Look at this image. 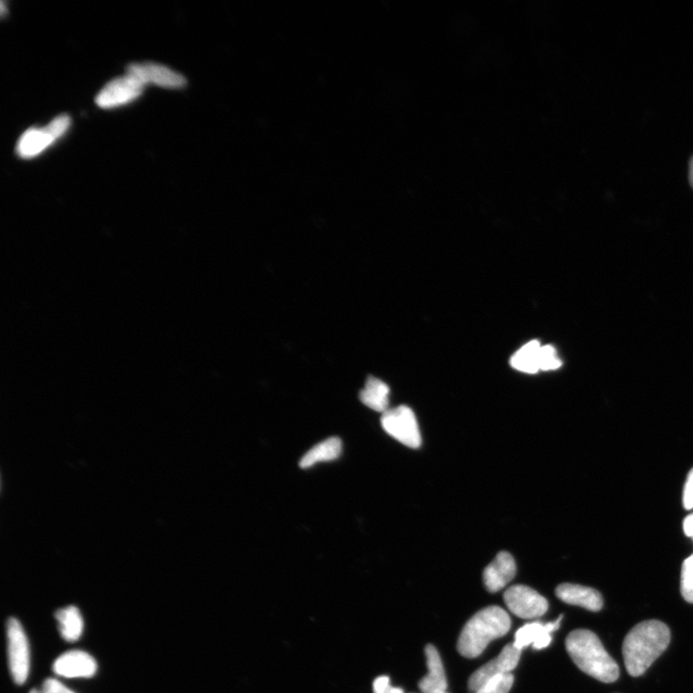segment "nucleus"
I'll return each instance as SVG.
<instances>
[{
  "instance_id": "1",
  "label": "nucleus",
  "mask_w": 693,
  "mask_h": 693,
  "mask_svg": "<svg viewBox=\"0 0 693 693\" xmlns=\"http://www.w3.org/2000/svg\"><path fill=\"white\" fill-rule=\"evenodd\" d=\"M670 631L658 620L641 622L628 633L623 642L625 667L633 678L644 675L668 647Z\"/></svg>"
},
{
  "instance_id": "2",
  "label": "nucleus",
  "mask_w": 693,
  "mask_h": 693,
  "mask_svg": "<svg viewBox=\"0 0 693 693\" xmlns=\"http://www.w3.org/2000/svg\"><path fill=\"white\" fill-rule=\"evenodd\" d=\"M566 647L575 665L591 678L606 684L618 679L619 667L594 632H571L566 637Z\"/></svg>"
},
{
  "instance_id": "3",
  "label": "nucleus",
  "mask_w": 693,
  "mask_h": 693,
  "mask_svg": "<svg viewBox=\"0 0 693 693\" xmlns=\"http://www.w3.org/2000/svg\"><path fill=\"white\" fill-rule=\"evenodd\" d=\"M511 627V617L504 608L497 606L483 608L466 623L459 637L458 651L465 657H477L489 642L508 634Z\"/></svg>"
},
{
  "instance_id": "4",
  "label": "nucleus",
  "mask_w": 693,
  "mask_h": 693,
  "mask_svg": "<svg viewBox=\"0 0 693 693\" xmlns=\"http://www.w3.org/2000/svg\"><path fill=\"white\" fill-rule=\"evenodd\" d=\"M70 126L71 117L60 115L45 127L30 128L16 144V152L25 159L36 158L61 138Z\"/></svg>"
},
{
  "instance_id": "5",
  "label": "nucleus",
  "mask_w": 693,
  "mask_h": 693,
  "mask_svg": "<svg viewBox=\"0 0 693 693\" xmlns=\"http://www.w3.org/2000/svg\"><path fill=\"white\" fill-rule=\"evenodd\" d=\"M382 426L404 446L417 449L422 444V437L416 416L407 405H400L382 413Z\"/></svg>"
},
{
  "instance_id": "6",
  "label": "nucleus",
  "mask_w": 693,
  "mask_h": 693,
  "mask_svg": "<svg viewBox=\"0 0 693 693\" xmlns=\"http://www.w3.org/2000/svg\"><path fill=\"white\" fill-rule=\"evenodd\" d=\"M9 667L15 684L25 683L30 668V653L26 635L18 619L7 623Z\"/></svg>"
},
{
  "instance_id": "7",
  "label": "nucleus",
  "mask_w": 693,
  "mask_h": 693,
  "mask_svg": "<svg viewBox=\"0 0 693 693\" xmlns=\"http://www.w3.org/2000/svg\"><path fill=\"white\" fill-rule=\"evenodd\" d=\"M145 87L139 78L127 73L125 76L110 81L97 96L96 104L105 109L126 106L139 97Z\"/></svg>"
},
{
  "instance_id": "8",
  "label": "nucleus",
  "mask_w": 693,
  "mask_h": 693,
  "mask_svg": "<svg viewBox=\"0 0 693 693\" xmlns=\"http://www.w3.org/2000/svg\"><path fill=\"white\" fill-rule=\"evenodd\" d=\"M504 600L515 616L524 619L543 617L548 611V601L527 586H511L505 591Z\"/></svg>"
},
{
  "instance_id": "9",
  "label": "nucleus",
  "mask_w": 693,
  "mask_h": 693,
  "mask_svg": "<svg viewBox=\"0 0 693 693\" xmlns=\"http://www.w3.org/2000/svg\"><path fill=\"white\" fill-rule=\"evenodd\" d=\"M521 650L514 644L505 646L500 655L471 675L468 688L476 693L487 681L501 674L511 673L518 666Z\"/></svg>"
},
{
  "instance_id": "10",
  "label": "nucleus",
  "mask_w": 693,
  "mask_h": 693,
  "mask_svg": "<svg viewBox=\"0 0 693 693\" xmlns=\"http://www.w3.org/2000/svg\"><path fill=\"white\" fill-rule=\"evenodd\" d=\"M127 73L139 78L145 86L154 84L163 88L180 89L188 84L183 76L171 70L170 67L157 63L131 64Z\"/></svg>"
},
{
  "instance_id": "11",
  "label": "nucleus",
  "mask_w": 693,
  "mask_h": 693,
  "mask_svg": "<svg viewBox=\"0 0 693 693\" xmlns=\"http://www.w3.org/2000/svg\"><path fill=\"white\" fill-rule=\"evenodd\" d=\"M563 618L562 615L555 621L547 624L536 621L524 625L515 634L514 646L521 651L531 645L535 650L548 647L552 641L551 634L561 627Z\"/></svg>"
},
{
  "instance_id": "12",
  "label": "nucleus",
  "mask_w": 693,
  "mask_h": 693,
  "mask_svg": "<svg viewBox=\"0 0 693 693\" xmlns=\"http://www.w3.org/2000/svg\"><path fill=\"white\" fill-rule=\"evenodd\" d=\"M97 665L87 652L75 650L62 654L54 664V671L61 678H89L96 674Z\"/></svg>"
},
{
  "instance_id": "13",
  "label": "nucleus",
  "mask_w": 693,
  "mask_h": 693,
  "mask_svg": "<svg viewBox=\"0 0 693 693\" xmlns=\"http://www.w3.org/2000/svg\"><path fill=\"white\" fill-rule=\"evenodd\" d=\"M515 574L516 565L514 556L508 552H501L484 571V586L489 593H498L513 581Z\"/></svg>"
},
{
  "instance_id": "14",
  "label": "nucleus",
  "mask_w": 693,
  "mask_h": 693,
  "mask_svg": "<svg viewBox=\"0 0 693 693\" xmlns=\"http://www.w3.org/2000/svg\"><path fill=\"white\" fill-rule=\"evenodd\" d=\"M557 598L563 602L579 606L591 612H599L603 607V598L599 591L580 585L562 584L555 589Z\"/></svg>"
},
{
  "instance_id": "15",
  "label": "nucleus",
  "mask_w": 693,
  "mask_h": 693,
  "mask_svg": "<svg viewBox=\"0 0 693 693\" xmlns=\"http://www.w3.org/2000/svg\"><path fill=\"white\" fill-rule=\"evenodd\" d=\"M427 657L428 674L419 682V688L423 693H445L447 692V678L441 655L433 646H427L425 649Z\"/></svg>"
},
{
  "instance_id": "16",
  "label": "nucleus",
  "mask_w": 693,
  "mask_h": 693,
  "mask_svg": "<svg viewBox=\"0 0 693 693\" xmlns=\"http://www.w3.org/2000/svg\"><path fill=\"white\" fill-rule=\"evenodd\" d=\"M391 388L382 381L369 377L360 398L367 408L384 413L390 404Z\"/></svg>"
},
{
  "instance_id": "17",
  "label": "nucleus",
  "mask_w": 693,
  "mask_h": 693,
  "mask_svg": "<svg viewBox=\"0 0 693 693\" xmlns=\"http://www.w3.org/2000/svg\"><path fill=\"white\" fill-rule=\"evenodd\" d=\"M342 452L341 439L331 437L310 450L300 462L302 469L310 468L321 462H331L340 458Z\"/></svg>"
},
{
  "instance_id": "18",
  "label": "nucleus",
  "mask_w": 693,
  "mask_h": 693,
  "mask_svg": "<svg viewBox=\"0 0 693 693\" xmlns=\"http://www.w3.org/2000/svg\"><path fill=\"white\" fill-rule=\"evenodd\" d=\"M56 617L59 623L61 636L65 640L73 642L79 639L83 633L84 623L76 606H70L61 608L56 612Z\"/></svg>"
},
{
  "instance_id": "19",
  "label": "nucleus",
  "mask_w": 693,
  "mask_h": 693,
  "mask_svg": "<svg viewBox=\"0 0 693 693\" xmlns=\"http://www.w3.org/2000/svg\"><path fill=\"white\" fill-rule=\"evenodd\" d=\"M542 348L537 341H530L517 351L512 360V366L523 373L536 374L539 369V352Z\"/></svg>"
},
{
  "instance_id": "20",
  "label": "nucleus",
  "mask_w": 693,
  "mask_h": 693,
  "mask_svg": "<svg viewBox=\"0 0 693 693\" xmlns=\"http://www.w3.org/2000/svg\"><path fill=\"white\" fill-rule=\"evenodd\" d=\"M514 682L512 673L501 674L487 681L476 693H509Z\"/></svg>"
},
{
  "instance_id": "21",
  "label": "nucleus",
  "mask_w": 693,
  "mask_h": 693,
  "mask_svg": "<svg viewBox=\"0 0 693 693\" xmlns=\"http://www.w3.org/2000/svg\"><path fill=\"white\" fill-rule=\"evenodd\" d=\"M681 594L687 602L693 604V554L683 564Z\"/></svg>"
},
{
  "instance_id": "22",
  "label": "nucleus",
  "mask_w": 693,
  "mask_h": 693,
  "mask_svg": "<svg viewBox=\"0 0 693 693\" xmlns=\"http://www.w3.org/2000/svg\"><path fill=\"white\" fill-rule=\"evenodd\" d=\"M563 362L557 356L555 347L551 345L542 346L539 352V369L540 371H552L561 368Z\"/></svg>"
},
{
  "instance_id": "23",
  "label": "nucleus",
  "mask_w": 693,
  "mask_h": 693,
  "mask_svg": "<svg viewBox=\"0 0 693 693\" xmlns=\"http://www.w3.org/2000/svg\"><path fill=\"white\" fill-rule=\"evenodd\" d=\"M683 504L687 510L693 509V468L690 470L685 484Z\"/></svg>"
},
{
  "instance_id": "24",
  "label": "nucleus",
  "mask_w": 693,
  "mask_h": 693,
  "mask_svg": "<svg viewBox=\"0 0 693 693\" xmlns=\"http://www.w3.org/2000/svg\"><path fill=\"white\" fill-rule=\"evenodd\" d=\"M42 693H76L56 679H47L43 684Z\"/></svg>"
},
{
  "instance_id": "25",
  "label": "nucleus",
  "mask_w": 693,
  "mask_h": 693,
  "mask_svg": "<svg viewBox=\"0 0 693 693\" xmlns=\"http://www.w3.org/2000/svg\"><path fill=\"white\" fill-rule=\"evenodd\" d=\"M392 688L390 678H387V676H381L373 684L374 693H388Z\"/></svg>"
},
{
  "instance_id": "26",
  "label": "nucleus",
  "mask_w": 693,
  "mask_h": 693,
  "mask_svg": "<svg viewBox=\"0 0 693 693\" xmlns=\"http://www.w3.org/2000/svg\"><path fill=\"white\" fill-rule=\"evenodd\" d=\"M684 532L688 536L693 538V515L688 516L683 524Z\"/></svg>"
},
{
  "instance_id": "27",
  "label": "nucleus",
  "mask_w": 693,
  "mask_h": 693,
  "mask_svg": "<svg viewBox=\"0 0 693 693\" xmlns=\"http://www.w3.org/2000/svg\"><path fill=\"white\" fill-rule=\"evenodd\" d=\"M689 182L693 189V158L689 163Z\"/></svg>"
},
{
  "instance_id": "28",
  "label": "nucleus",
  "mask_w": 693,
  "mask_h": 693,
  "mask_svg": "<svg viewBox=\"0 0 693 693\" xmlns=\"http://www.w3.org/2000/svg\"><path fill=\"white\" fill-rule=\"evenodd\" d=\"M388 693H403V690L402 688H393L392 687V689L390 690V692H388Z\"/></svg>"
},
{
  "instance_id": "29",
  "label": "nucleus",
  "mask_w": 693,
  "mask_h": 693,
  "mask_svg": "<svg viewBox=\"0 0 693 693\" xmlns=\"http://www.w3.org/2000/svg\"><path fill=\"white\" fill-rule=\"evenodd\" d=\"M29 693H40V692L36 689H32Z\"/></svg>"
},
{
  "instance_id": "30",
  "label": "nucleus",
  "mask_w": 693,
  "mask_h": 693,
  "mask_svg": "<svg viewBox=\"0 0 693 693\" xmlns=\"http://www.w3.org/2000/svg\"><path fill=\"white\" fill-rule=\"evenodd\" d=\"M445 693H447V692H445Z\"/></svg>"
}]
</instances>
